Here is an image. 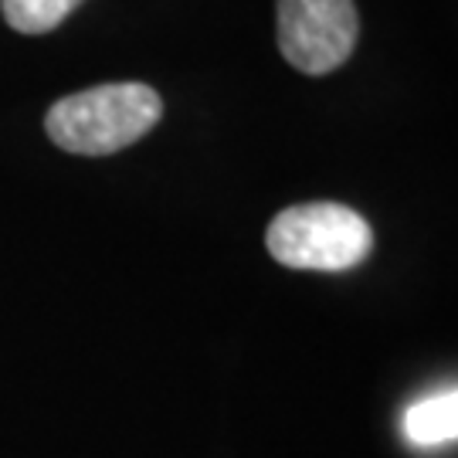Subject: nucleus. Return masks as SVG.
Wrapping results in <instances>:
<instances>
[{
    "label": "nucleus",
    "mask_w": 458,
    "mask_h": 458,
    "mask_svg": "<svg viewBox=\"0 0 458 458\" xmlns=\"http://www.w3.org/2000/svg\"><path fill=\"white\" fill-rule=\"evenodd\" d=\"M164 115L160 96L143 82L82 89L55 102L45 119L51 143L79 157H109L143 140Z\"/></svg>",
    "instance_id": "nucleus-1"
},
{
    "label": "nucleus",
    "mask_w": 458,
    "mask_h": 458,
    "mask_svg": "<svg viewBox=\"0 0 458 458\" xmlns=\"http://www.w3.org/2000/svg\"><path fill=\"white\" fill-rule=\"evenodd\" d=\"M268 255L285 268H306V272H346L370 255L374 234L346 204L316 200V204H295L289 211L272 217L265 234Z\"/></svg>",
    "instance_id": "nucleus-2"
},
{
    "label": "nucleus",
    "mask_w": 458,
    "mask_h": 458,
    "mask_svg": "<svg viewBox=\"0 0 458 458\" xmlns=\"http://www.w3.org/2000/svg\"><path fill=\"white\" fill-rule=\"evenodd\" d=\"M353 0H278V51L306 75H327L357 48Z\"/></svg>",
    "instance_id": "nucleus-3"
},
{
    "label": "nucleus",
    "mask_w": 458,
    "mask_h": 458,
    "mask_svg": "<svg viewBox=\"0 0 458 458\" xmlns=\"http://www.w3.org/2000/svg\"><path fill=\"white\" fill-rule=\"evenodd\" d=\"M404 435L411 445L421 448H435V445L455 442L458 435V394L455 391H438L411 404L404 414Z\"/></svg>",
    "instance_id": "nucleus-4"
},
{
    "label": "nucleus",
    "mask_w": 458,
    "mask_h": 458,
    "mask_svg": "<svg viewBox=\"0 0 458 458\" xmlns=\"http://www.w3.org/2000/svg\"><path fill=\"white\" fill-rule=\"evenodd\" d=\"M82 0H0L4 21L21 34H48L65 21Z\"/></svg>",
    "instance_id": "nucleus-5"
}]
</instances>
